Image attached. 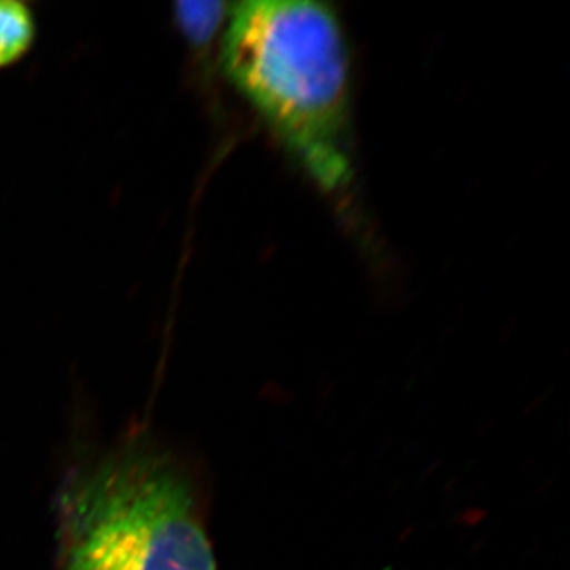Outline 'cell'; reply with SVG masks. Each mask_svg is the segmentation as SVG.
<instances>
[{
	"instance_id": "6da1fadb",
	"label": "cell",
	"mask_w": 570,
	"mask_h": 570,
	"mask_svg": "<svg viewBox=\"0 0 570 570\" xmlns=\"http://www.w3.org/2000/svg\"><path fill=\"white\" fill-rule=\"evenodd\" d=\"M228 80L275 130L296 163L328 190L351 181L348 52L325 3H235L223 40Z\"/></svg>"
},
{
	"instance_id": "7a4b0ae2",
	"label": "cell",
	"mask_w": 570,
	"mask_h": 570,
	"mask_svg": "<svg viewBox=\"0 0 570 570\" xmlns=\"http://www.w3.org/2000/svg\"><path fill=\"white\" fill-rule=\"evenodd\" d=\"M56 512L58 570H217L190 472L140 434L75 468Z\"/></svg>"
},
{
	"instance_id": "3957f363",
	"label": "cell",
	"mask_w": 570,
	"mask_h": 570,
	"mask_svg": "<svg viewBox=\"0 0 570 570\" xmlns=\"http://www.w3.org/2000/svg\"><path fill=\"white\" fill-rule=\"evenodd\" d=\"M36 18L20 0H0V69L20 61L36 40Z\"/></svg>"
},
{
	"instance_id": "277c9868",
	"label": "cell",
	"mask_w": 570,
	"mask_h": 570,
	"mask_svg": "<svg viewBox=\"0 0 570 570\" xmlns=\"http://www.w3.org/2000/svg\"><path fill=\"white\" fill-rule=\"evenodd\" d=\"M178 9L179 24L197 43L212 40L216 29L230 13V7L224 2H183Z\"/></svg>"
}]
</instances>
